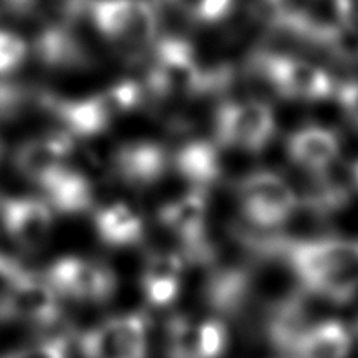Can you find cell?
Returning <instances> with one entry per match:
<instances>
[{
  "label": "cell",
  "mask_w": 358,
  "mask_h": 358,
  "mask_svg": "<svg viewBox=\"0 0 358 358\" xmlns=\"http://www.w3.org/2000/svg\"><path fill=\"white\" fill-rule=\"evenodd\" d=\"M149 320L142 313L117 315L79 338L84 358H145Z\"/></svg>",
  "instance_id": "9c48e42d"
},
{
  "label": "cell",
  "mask_w": 358,
  "mask_h": 358,
  "mask_svg": "<svg viewBox=\"0 0 358 358\" xmlns=\"http://www.w3.org/2000/svg\"><path fill=\"white\" fill-rule=\"evenodd\" d=\"M72 150V136L65 131L48 133L21 143L14 154V166L24 178L42 185L69 164Z\"/></svg>",
  "instance_id": "5bb4252c"
},
{
  "label": "cell",
  "mask_w": 358,
  "mask_h": 358,
  "mask_svg": "<svg viewBox=\"0 0 358 358\" xmlns=\"http://www.w3.org/2000/svg\"><path fill=\"white\" fill-rule=\"evenodd\" d=\"M38 187L44 192V201L58 212L83 213L93 206L94 192L90 178L70 164Z\"/></svg>",
  "instance_id": "ac0fdd59"
},
{
  "label": "cell",
  "mask_w": 358,
  "mask_h": 358,
  "mask_svg": "<svg viewBox=\"0 0 358 358\" xmlns=\"http://www.w3.org/2000/svg\"><path fill=\"white\" fill-rule=\"evenodd\" d=\"M91 21L101 37L128 49L152 48L159 14L152 0H87Z\"/></svg>",
  "instance_id": "277c9868"
},
{
  "label": "cell",
  "mask_w": 358,
  "mask_h": 358,
  "mask_svg": "<svg viewBox=\"0 0 358 358\" xmlns=\"http://www.w3.org/2000/svg\"><path fill=\"white\" fill-rule=\"evenodd\" d=\"M0 157H2V142H0Z\"/></svg>",
  "instance_id": "f546056e"
},
{
  "label": "cell",
  "mask_w": 358,
  "mask_h": 358,
  "mask_svg": "<svg viewBox=\"0 0 358 358\" xmlns=\"http://www.w3.org/2000/svg\"><path fill=\"white\" fill-rule=\"evenodd\" d=\"M171 166L194 185L192 189L201 191H206L220 175L219 154L208 142H192L184 145L171 157Z\"/></svg>",
  "instance_id": "ffe728a7"
},
{
  "label": "cell",
  "mask_w": 358,
  "mask_h": 358,
  "mask_svg": "<svg viewBox=\"0 0 358 358\" xmlns=\"http://www.w3.org/2000/svg\"><path fill=\"white\" fill-rule=\"evenodd\" d=\"M262 257L282 259L313 296L336 304H346L358 294V241L343 238H282L247 236Z\"/></svg>",
  "instance_id": "6da1fadb"
},
{
  "label": "cell",
  "mask_w": 358,
  "mask_h": 358,
  "mask_svg": "<svg viewBox=\"0 0 358 358\" xmlns=\"http://www.w3.org/2000/svg\"><path fill=\"white\" fill-rule=\"evenodd\" d=\"M206 219L208 198L201 189H192L159 210V222L184 248L182 257H191L192 261H205L212 254L206 236Z\"/></svg>",
  "instance_id": "30bf717a"
},
{
  "label": "cell",
  "mask_w": 358,
  "mask_h": 358,
  "mask_svg": "<svg viewBox=\"0 0 358 358\" xmlns=\"http://www.w3.org/2000/svg\"><path fill=\"white\" fill-rule=\"evenodd\" d=\"M147 90L135 80H122L101 93L79 100L45 96L44 105L65 126V133L76 136H96L107 131L119 115L138 108L145 101Z\"/></svg>",
  "instance_id": "3957f363"
},
{
  "label": "cell",
  "mask_w": 358,
  "mask_h": 358,
  "mask_svg": "<svg viewBox=\"0 0 358 358\" xmlns=\"http://www.w3.org/2000/svg\"><path fill=\"white\" fill-rule=\"evenodd\" d=\"M152 65L145 80L147 93L156 98H194L226 86L227 70H208L196 49L180 37L157 38Z\"/></svg>",
  "instance_id": "7a4b0ae2"
},
{
  "label": "cell",
  "mask_w": 358,
  "mask_h": 358,
  "mask_svg": "<svg viewBox=\"0 0 358 358\" xmlns=\"http://www.w3.org/2000/svg\"><path fill=\"white\" fill-rule=\"evenodd\" d=\"M227 345L226 325L217 318L198 322V357L219 358Z\"/></svg>",
  "instance_id": "cb8c5ba5"
},
{
  "label": "cell",
  "mask_w": 358,
  "mask_h": 358,
  "mask_svg": "<svg viewBox=\"0 0 358 358\" xmlns=\"http://www.w3.org/2000/svg\"><path fill=\"white\" fill-rule=\"evenodd\" d=\"M357 327H358V325H357Z\"/></svg>",
  "instance_id": "4dcf8cb0"
},
{
  "label": "cell",
  "mask_w": 358,
  "mask_h": 358,
  "mask_svg": "<svg viewBox=\"0 0 358 358\" xmlns=\"http://www.w3.org/2000/svg\"><path fill=\"white\" fill-rule=\"evenodd\" d=\"M94 231L108 247H133L142 241L145 227L138 212L126 203H112L94 215Z\"/></svg>",
  "instance_id": "d6986e66"
},
{
  "label": "cell",
  "mask_w": 358,
  "mask_h": 358,
  "mask_svg": "<svg viewBox=\"0 0 358 358\" xmlns=\"http://www.w3.org/2000/svg\"><path fill=\"white\" fill-rule=\"evenodd\" d=\"M184 266L185 259L182 257V254L163 252V254L150 255L143 266L142 278H140L147 303L157 308L173 303L180 292Z\"/></svg>",
  "instance_id": "e0dca14e"
},
{
  "label": "cell",
  "mask_w": 358,
  "mask_h": 358,
  "mask_svg": "<svg viewBox=\"0 0 358 358\" xmlns=\"http://www.w3.org/2000/svg\"><path fill=\"white\" fill-rule=\"evenodd\" d=\"M352 182H353V185H357L358 187V161L355 164H353V168H352Z\"/></svg>",
  "instance_id": "f1b7e54d"
},
{
  "label": "cell",
  "mask_w": 358,
  "mask_h": 358,
  "mask_svg": "<svg viewBox=\"0 0 358 358\" xmlns=\"http://www.w3.org/2000/svg\"><path fill=\"white\" fill-rule=\"evenodd\" d=\"M28 56V44L23 37L0 28V79L9 76Z\"/></svg>",
  "instance_id": "d4e9b609"
},
{
  "label": "cell",
  "mask_w": 358,
  "mask_h": 358,
  "mask_svg": "<svg viewBox=\"0 0 358 358\" xmlns=\"http://www.w3.org/2000/svg\"><path fill=\"white\" fill-rule=\"evenodd\" d=\"M62 317L59 297L44 278L24 273L14 282L7 283V290L0 296V322L16 320L24 324L49 327Z\"/></svg>",
  "instance_id": "8fae6325"
},
{
  "label": "cell",
  "mask_w": 358,
  "mask_h": 358,
  "mask_svg": "<svg viewBox=\"0 0 358 358\" xmlns=\"http://www.w3.org/2000/svg\"><path fill=\"white\" fill-rule=\"evenodd\" d=\"M0 358H69V343L63 338H52Z\"/></svg>",
  "instance_id": "484cf974"
},
{
  "label": "cell",
  "mask_w": 358,
  "mask_h": 358,
  "mask_svg": "<svg viewBox=\"0 0 358 358\" xmlns=\"http://www.w3.org/2000/svg\"><path fill=\"white\" fill-rule=\"evenodd\" d=\"M171 168V154L156 142H129L119 147L112 157V173L122 184L147 189L159 182Z\"/></svg>",
  "instance_id": "4fadbf2b"
},
{
  "label": "cell",
  "mask_w": 358,
  "mask_h": 358,
  "mask_svg": "<svg viewBox=\"0 0 358 358\" xmlns=\"http://www.w3.org/2000/svg\"><path fill=\"white\" fill-rule=\"evenodd\" d=\"M166 2L191 20L206 24L224 20L233 7V0H166Z\"/></svg>",
  "instance_id": "603a6c76"
},
{
  "label": "cell",
  "mask_w": 358,
  "mask_h": 358,
  "mask_svg": "<svg viewBox=\"0 0 358 358\" xmlns=\"http://www.w3.org/2000/svg\"><path fill=\"white\" fill-rule=\"evenodd\" d=\"M250 66L280 96L297 101H320L334 96L336 80L315 63L282 52H257Z\"/></svg>",
  "instance_id": "5b68a950"
},
{
  "label": "cell",
  "mask_w": 358,
  "mask_h": 358,
  "mask_svg": "<svg viewBox=\"0 0 358 358\" xmlns=\"http://www.w3.org/2000/svg\"><path fill=\"white\" fill-rule=\"evenodd\" d=\"M37 55L45 65L58 69L84 66L87 63L86 52L69 31L58 27L48 28L37 38Z\"/></svg>",
  "instance_id": "44dd1931"
},
{
  "label": "cell",
  "mask_w": 358,
  "mask_h": 358,
  "mask_svg": "<svg viewBox=\"0 0 358 358\" xmlns=\"http://www.w3.org/2000/svg\"><path fill=\"white\" fill-rule=\"evenodd\" d=\"M24 273L28 271H24L16 261H13L10 257H6L3 254H0V278H3L7 283H10L14 282V280L20 278V276H23Z\"/></svg>",
  "instance_id": "83f0119b"
},
{
  "label": "cell",
  "mask_w": 358,
  "mask_h": 358,
  "mask_svg": "<svg viewBox=\"0 0 358 358\" xmlns=\"http://www.w3.org/2000/svg\"><path fill=\"white\" fill-rule=\"evenodd\" d=\"M352 332L343 322L325 320L308 325L290 345V358H348Z\"/></svg>",
  "instance_id": "2e32d148"
},
{
  "label": "cell",
  "mask_w": 358,
  "mask_h": 358,
  "mask_svg": "<svg viewBox=\"0 0 358 358\" xmlns=\"http://www.w3.org/2000/svg\"><path fill=\"white\" fill-rule=\"evenodd\" d=\"M241 213L261 229L278 227L296 213L299 198L292 185L275 171H252L236 187Z\"/></svg>",
  "instance_id": "8992f818"
},
{
  "label": "cell",
  "mask_w": 358,
  "mask_h": 358,
  "mask_svg": "<svg viewBox=\"0 0 358 358\" xmlns=\"http://www.w3.org/2000/svg\"><path fill=\"white\" fill-rule=\"evenodd\" d=\"M338 103L348 121L358 129V80H345L338 84L334 91Z\"/></svg>",
  "instance_id": "4316f807"
},
{
  "label": "cell",
  "mask_w": 358,
  "mask_h": 358,
  "mask_svg": "<svg viewBox=\"0 0 358 358\" xmlns=\"http://www.w3.org/2000/svg\"><path fill=\"white\" fill-rule=\"evenodd\" d=\"M168 358L198 357V322L175 317L168 325Z\"/></svg>",
  "instance_id": "7402d4cb"
},
{
  "label": "cell",
  "mask_w": 358,
  "mask_h": 358,
  "mask_svg": "<svg viewBox=\"0 0 358 358\" xmlns=\"http://www.w3.org/2000/svg\"><path fill=\"white\" fill-rule=\"evenodd\" d=\"M55 226L52 208L41 198H0V227L24 252H37Z\"/></svg>",
  "instance_id": "7c38bea8"
},
{
  "label": "cell",
  "mask_w": 358,
  "mask_h": 358,
  "mask_svg": "<svg viewBox=\"0 0 358 358\" xmlns=\"http://www.w3.org/2000/svg\"><path fill=\"white\" fill-rule=\"evenodd\" d=\"M219 143L229 149L259 152L276 133L275 110L259 100H236L220 105L213 121Z\"/></svg>",
  "instance_id": "52a82bcc"
},
{
  "label": "cell",
  "mask_w": 358,
  "mask_h": 358,
  "mask_svg": "<svg viewBox=\"0 0 358 358\" xmlns=\"http://www.w3.org/2000/svg\"><path fill=\"white\" fill-rule=\"evenodd\" d=\"M44 280L59 299L66 297L77 303H107L117 289V280L108 266L77 255L52 262Z\"/></svg>",
  "instance_id": "ba28073f"
},
{
  "label": "cell",
  "mask_w": 358,
  "mask_h": 358,
  "mask_svg": "<svg viewBox=\"0 0 358 358\" xmlns=\"http://www.w3.org/2000/svg\"><path fill=\"white\" fill-rule=\"evenodd\" d=\"M341 140L332 129L324 126H304L287 140L290 161L310 173L318 175L338 161Z\"/></svg>",
  "instance_id": "9a60e30c"
}]
</instances>
